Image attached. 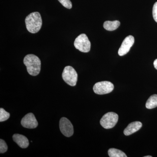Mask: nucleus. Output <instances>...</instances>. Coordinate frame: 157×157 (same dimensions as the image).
Masks as SVG:
<instances>
[{
	"label": "nucleus",
	"mask_w": 157,
	"mask_h": 157,
	"mask_svg": "<svg viewBox=\"0 0 157 157\" xmlns=\"http://www.w3.org/2000/svg\"><path fill=\"white\" fill-rule=\"evenodd\" d=\"M152 14L154 19L157 22V2L155 3L153 7Z\"/></svg>",
	"instance_id": "a211bd4d"
},
{
	"label": "nucleus",
	"mask_w": 157,
	"mask_h": 157,
	"mask_svg": "<svg viewBox=\"0 0 157 157\" xmlns=\"http://www.w3.org/2000/svg\"><path fill=\"white\" fill-rule=\"evenodd\" d=\"M154 66L155 68L157 70V59L155 60L154 62Z\"/></svg>",
	"instance_id": "6ab92c4d"
},
{
	"label": "nucleus",
	"mask_w": 157,
	"mask_h": 157,
	"mask_svg": "<svg viewBox=\"0 0 157 157\" xmlns=\"http://www.w3.org/2000/svg\"><path fill=\"white\" fill-rule=\"evenodd\" d=\"M62 77L67 84L74 86L76 85L77 82L78 74L73 67L67 66L64 69L62 73Z\"/></svg>",
	"instance_id": "7ed1b4c3"
},
{
	"label": "nucleus",
	"mask_w": 157,
	"mask_h": 157,
	"mask_svg": "<svg viewBox=\"0 0 157 157\" xmlns=\"http://www.w3.org/2000/svg\"><path fill=\"white\" fill-rule=\"evenodd\" d=\"M135 42V38L132 36H129L124 39L118 50L120 56H123L129 52Z\"/></svg>",
	"instance_id": "6e6552de"
},
{
	"label": "nucleus",
	"mask_w": 157,
	"mask_h": 157,
	"mask_svg": "<svg viewBox=\"0 0 157 157\" xmlns=\"http://www.w3.org/2000/svg\"><path fill=\"white\" fill-rule=\"evenodd\" d=\"M142 126V124L140 121H135L129 124L124 129V133L126 136H128L134 134L139 131Z\"/></svg>",
	"instance_id": "9d476101"
},
{
	"label": "nucleus",
	"mask_w": 157,
	"mask_h": 157,
	"mask_svg": "<svg viewBox=\"0 0 157 157\" xmlns=\"http://www.w3.org/2000/svg\"><path fill=\"white\" fill-rule=\"evenodd\" d=\"M21 124L23 127L29 129L35 128L38 125V121L35 115L31 113H28L23 117Z\"/></svg>",
	"instance_id": "1a4fd4ad"
},
{
	"label": "nucleus",
	"mask_w": 157,
	"mask_h": 157,
	"mask_svg": "<svg viewBox=\"0 0 157 157\" xmlns=\"http://www.w3.org/2000/svg\"><path fill=\"white\" fill-rule=\"evenodd\" d=\"M26 27L31 33H38L42 25V19L40 13L38 12L31 13L26 17Z\"/></svg>",
	"instance_id": "f03ea898"
},
{
	"label": "nucleus",
	"mask_w": 157,
	"mask_h": 157,
	"mask_svg": "<svg viewBox=\"0 0 157 157\" xmlns=\"http://www.w3.org/2000/svg\"><path fill=\"white\" fill-rule=\"evenodd\" d=\"M74 46L76 49L82 52H88L90 50L91 43L86 35L82 34L75 39Z\"/></svg>",
	"instance_id": "20e7f679"
},
{
	"label": "nucleus",
	"mask_w": 157,
	"mask_h": 157,
	"mask_svg": "<svg viewBox=\"0 0 157 157\" xmlns=\"http://www.w3.org/2000/svg\"><path fill=\"white\" fill-rule=\"evenodd\" d=\"M147 109H151L157 107V95L154 94L148 98L146 104Z\"/></svg>",
	"instance_id": "ddd939ff"
},
{
	"label": "nucleus",
	"mask_w": 157,
	"mask_h": 157,
	"mask_svg": "<svg viewBox=\"0 0 157 157\" xmlns=\"http://www.w3.org/2000/svg\"><path fill=\"white\" fill-rule=\"evenodd\" d=\"M23 62L26 67L28 72L31 76H37L40 73L41 61L36 56L33 54L27 55L25 57Z\"/></svg>",
	"instance_id": "f257e3e1"
},
{
	"label": "nucleus",
	"mask_w": 157,
	"mask_h": 157,
	"mask_svg": "<svg viewBox=\"0 0 157 157\" xmlns=\"http://www.w3.org/2000/svg\"><path fill=\"white\" fill-rule=\"evenodd\" d=\"M7 150L8 146L5 140L0 139V153L1 154L4 153L7 151Z\"/></svg>",
	"instance_id": "dca6fc26"
},
{
	"label": "nucleus",
	"mask_w": 157,
	"mask_h": 157,
	"mask_svg": "<svg viewBox=\"0 0 157 157\" xmlns=\"http://www.w3.org/2000/svg\"><path fill=\"white\" fill-rule=\"evenodd\" d=\"M59 128L62 134L66 137H70L73 135L74 129L73 124L67 118L62 117L61 119Z\"/></svg>",
	"instance_id": "0eeeda50"
},
{
	"label": "nucleus",
	"mask_w": 157,
	"mask_h": 157,
	"mask_svg": "<svg viewBox=\"0 0 157 157\" xmlns=\"http://www.w3.org/2000/svg\"><path fill=\"white\" fill-rule=\"evenodd\" d=\"M114 89V85L109 81H101L97 82L94 85L93 90L95 94L104 95L109 94Z\"/></svg>",
	"instance_id": "423d86ee"
},
{
	"label": "nucleus",
	"mask_w": 157,
	"mask_h": 157,
	"mask_svg": "<svg viewBox=\"0 0 157 157\" xmlns=\"http://www.w3.org/2000/svg\"><path fill=\"white\" fill-rule=\"evenodd\" d=\"M118 120V115L114 112H108L103 116L100 121V124L105 129L113 128Z\"/></svg>",
	"instance_id": "39448f33"
},
{
	"label": "nucleus",
	"mask_w": 157,
	"mask_h": 157,
	"mask_svg": "<svg viewBox=\"0 0 157 157\" xmlns=\"http://www.w3.org/2000/svg\"><path fill=\"white\" fill-rule=\"evenodd\" d=\"M10 113L7 112L3 108H0V121H5L10 117Z\"/></svg>",
	"instance_id": "2eb2a0df"
},
{
	"label": "nucleus",
	"mask_w": 157,
	"mask_h": 157,
	"mask_svg": "<svg viewBox=\"0 0 157 157\" xmlns=\"http://www.w3.org/2000/svg\"><path fill=\"white\" fill-rule=\"evenodd\" d=\"M13 140L17 145L22 148H26L29 146V140L28 138L24 135L20 134H14L13 135Z\"/></svg>",
	"instance_id": "9b49d317"
},
{
	"label": "nucleus",
	"mask_w": 157,
	"mask_h": 157,
	"mask_svg": "<svg viewBox=\"0 0 157 157\" xmlns=\"http://www.w3.org/2000/svg\"><path fill=\"white\" fill-rule=\"evenodd\" d=\"M120 22L118 21H107L104 22V28L107 31H112L117 29L120 25Z\"/></svg>",
	"instance_id": "f8f14e48"
},
{
	"label": "nucleus",
	"mask_w": 157,
	"mask_h": 157,
	"mask_svg": "<svg viewBox=\"0 0 157 157\" xmlns=\"http://www.w3.org/2000/svg\"><path fill=\"white\" fill-rule=\"evenodd\" d=\"M61 4L64 7L68 9H71L72 8V4L70 0H58Z\"/></svg>",
	"instance_id": "f3484780"
},
{
	"label": "nucleus",
	"mask_w": 157,
	"mask_h": 157,
	"mask_svg": "<svg viewBox=\"0 0 157 157\" xmlns=\"http://www.w3.org/2000/svg\"><path fill=\"white\" fill-rule=\"evenodd\" d=\"M144 157H152L151 156H145Z\"/></svg>",
	"instance_id": "aec40b11"
},
{
	"label": "nucleus",
	"mask_w": 157,
	"mask_h": 157,
	"mask_svg": "<svg viewBox=\"0 0 157 157\" xmlns=\"http://www.w3.org/2000/svg\"><path fill=\"white\" fill-rule=\"evenodd\" d=\"M108 155L110 157H127L124 152L116 148H110L108 151Z\"/></svg>",
	"instance_id": "4468645a"
}]
</instances>
